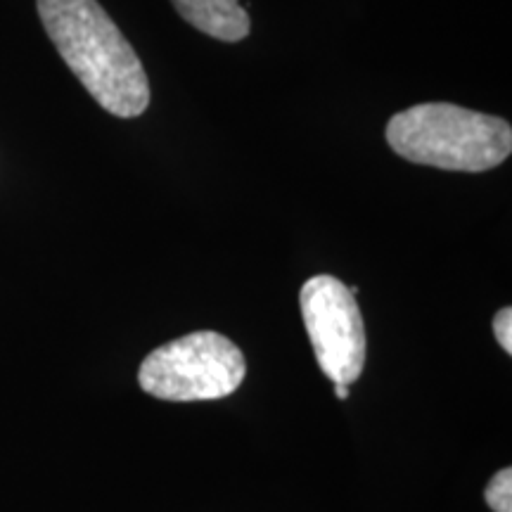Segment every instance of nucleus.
Masks as SVG:
<instances>
[{"mask_svg":"<svg viewBox=\"0 0 512 512\" xmlns=\"http://www.w3.org/2000/svg\"><path fill=\"white\" fill-rule=\"evenodd\" d=\"M38 17L67 67L114 117H140L150 105L143 62L98 0H36Z\"/></svg>","mask_w":512,"mask_h":512,"instance_id":"obj_1","label":"nucleus"},{"mask_svg":"<svg viewBox=\"0 0 512 512\" xmlns=\"http://www.w3.org/2000/svg\"><path fill=\"white\" fill-rule=\"evenodd\" d=\"M387 143L413 164L479 174L510 157L512 128L501 117L451 102H425L389 119Z\"/></svg>","mask_w":512,"mask_h":512,"instance_id":"obj_2","label":"nucleus"},{"mask_svg":"<svg viewBox=\"0 0 512 512\" xmlns=\"http://www.w3.org/2000/svg\"><path fill=\"white\" fill-rule=\"evenodd\" d=\"M245 375L247 361L238 344L214 330H200L147 354L138 384L162 401H216L238 392Z\"/></svg>","mask_w":512,"mask_h":512,"instance_id":"obj_3","label":"nucleus"},{"mask_svg":"<svg viewBox=\"0 0 512 512\" xmlns=\"http://www.w3.org/2000/svg\"><path fill=\"white\" fill-rule=\"evenodd\" d=\"M304 328L332 384H354L366 368V325L356 297L332 275L309 278L299 292Z\"/></svg>","mask_w":512,"mask_h":512,"instance_id":"obj_4","label":"nucleus"},{"mask_svg":"<svg viewBox=\"0 0 512 512\" xmlns=\"http://www.w3.org/2000/svg\"><path fill=\"white\" fill-rule=\"evenodd\" d=\"M171 3L185 22L219 41L238 43L252 29L240 0H171Z\"/></svg>","mask_w":512,"mask_h":512,"instance_id":"obj_5","label":"nucleus"},{"mask_svg":"<svg viewBox=\"0 0 512 512\" xmlns=\"http://www.w3.org/2000/svg\"><path fill=\"white\" fill-rule=\"evenodd\" d=\"M484 501L494 512H512V470H498L484 489Z\"/></svg>","mask_w":512,"mask_h":512,"instance_id":"obj_6","label":"nucleus"},{"mask_svg":"<svg viewBox=\"0 0 512 512\" xmlns=\"http://www.w3.org/2000/svg\"><path fill=\"white\" fill-rule=\"evenodd\" d=\"M494 335H496V342L501 344V349L505 351V354H512V309L510 306H503V309L496 313Z\"/></svg>","mask_w":512,"mask_h":512,"instance_id":"obj_7","label":"nucleus"},{"mask_svg":"<svg viewBox=\"0 0 512 512\" xmlns=\"http://www.w3.org/2000/svg\"><path fill=\"white\" fill-rule=\"evenodd\" d=\"M335 394H337L339 401L349 399V384H335Z\"/></svg>","mask_w":512,"mask_h":512,"instance_id":"obj_8","label":"nucleus"}]
</instances>
